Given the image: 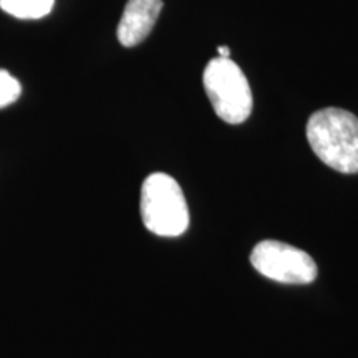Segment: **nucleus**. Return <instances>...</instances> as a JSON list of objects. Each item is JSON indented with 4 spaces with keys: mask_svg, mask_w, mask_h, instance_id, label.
<instances>
[{
    "mask_svg": "<svg viewBox=\"0 0 358 358\" xmlns=\"http://www.w3.org/2000/svg\"><path fill=\"white\" fill-rule=\"evenodd\" d=\"M161 10L163 0H128L116 30L120 43L127 48L140 45L151 34Z\"/></svg>",
    "mask_w": 358,
    "mask_h": 358,
    "instance_id": "nucleus-5",
    "label": "nucleus"
},
{
    "mask_svg": "<svg viewBox=\"0 0 358 358\" xmlns=\"http://www.w3.org/2000/svg\"><path fill=\"white\" fill-rule=\"evenodd\" d=\"M204 90L214 113L229 124L244 123L252 111L250 85L231 58L216 57L209 60L203 73Z\"/></svg>",
    "mask_w": 358,
    "mask_h": 358,
    "instance_id": "nucleus-3",
    "label": "nucleus"
},
{
    "mask_svg": "<svg viewBox=\"0 0 358 358\" xmlns=\"http://www.w3.org/2000/svg\"><path fill=\"white\" fill-rule=\"evenodd\" d=\"M217 52H219V57H221V58H231L229 47H219Z\"/></svg>",
    "mask_w": 358,
    "mask_h": 358,
    "instance_id": "nucleus-8",
    "label": "nucleus"
},
{
    "mask_svg": "<svg viewBox=\"0 0 358 358\" xmlns=\"http://www.w3.org/2000/svg\"><path fill=\"white\" fill-rule=\"evenodd\" d=\"M250 262L259 274L282 284H310L317 277V264L303 250L292 245L262 241L250 254Z\"/></svg>",
    "mask_w": 358,
    "mask_h": 358,
    "instance_id": "nucleus-4",
    "label": "nucleus"
},
{
    "mask_svg": "<svg viewBox=\"0 0 358 358\" xmlns=\"http://www.w3.org/2000/svg\"><path fill=\"white\" fill-rule=\"evenodd\" d=\"M55 0H0V8L20 20H38L52 12Z\"/></svg>",
    "mask_w": 358,
    "mask_h": 358,
    "instance_id": "nucleus-6",
    "label": "nucleus"
},
{
    "mask_svg": "<svg viewBox=\"0 0 358 358\" xmlns=\"http://www.w3.org/2000/svg\"><path fill=\"white\" fill-rule=\"evenodd\" d=\"M22 93V85L7 70H0V108L12 105L19 100Z\"/></svg>",
    "mask_w": 358,
    "mask_h": 358,
    "instance_id": "nucleus-7",
    "label": "nucleus"
},
{
    "mask_svg": "<svg viewBox=\"0 0 358 358\" xmlns=\"http://www.w3.org/2000/svg\"><path fill=\"white\" fill-rule=\"evenodd\" d=\"M141 219L150 232L161 237H178L189 226L185 192L176 179L164 173H153L141 186Z\"/></svg>",
    "mask_w": 358,
    "mask_h": 358,
    "instance_id": "nucleus-2",
    "label": "nucleus"
},
{
    "mask_svg": "<svg viewBox=\"0 0 358 358\" xmlns=\"http://www.w3.org/2000/svg\"><path fill=\"white\" fill-rule=\"evenodd\" d=\"M307 140L327 166L343 174H358V118L350 111H315L307 122Z\"/></svg>",
    "mask_w": 358,
    "mask_h": 358,
    "instance_id": "nucleus-1",
    "label": "nucleus"
}]
</instances>
